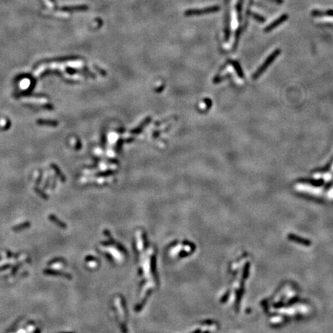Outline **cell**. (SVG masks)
Returning a JSON list of instances; mask_svg holds the SVG:
<instances>
[{
	"label": "cell",
	"instance_id": "cell-1",
	"mask_svg": "<svg viewBox=\"0 0 333 333\" xmlns=\"http://www.w3.org/2000/svg\"><path fill=\"white\" fill-rule=\"evenodd\" d=\"M220 10V6L218 5H213L210 7H207L204 9H187L184 12V16H201L205 14L214 13L218 12Z\"/></svg>",
	"mask_w": 333,
	"mask_h": 333
},
{
	"label": "cell",
	"instance_id": "cell-2",
	"mask_svg": "<svg viewBox=\"0 0 333 333\" xmlns=\"http://www.w3.org/2000/svg\"><path fill=\"white\" fill-rule=\"evenodd\" d=\"M280 52H281V51H280V50H279V49H278V50H275V51L274 52V53H272V54H271L270 56H269V57H268V59H267V60H266V61H265V63H264V64L262 65V66H261L260 68L258 69V71L256 72V73H255V76H254V78H255H255H257V77L259 76V75H261V73H262V72H263L264 70H265V69L267 68L268 66H269V65H270L271 63H272V62L274 61V60H275V59L276 58V57H278V56H279V53H280Z\"/></svg>",
	"mask_w": 333,
	"mask_h": 333
},
{
	"label": "cell",
	"instance_id": "cell-3",
	"mask_svg": "<svg viewBox=\"0 0 333 333\" xmlns=\"http://www.w3.org/2000/svg\"><path fill=\"white\" fill-rule=\"evenodd\" d=\"M288 19V16L287 15V14H283V15L281 16L280 17L276 19L273 23H270L269 26H267L265 27V28L264 29V32H265V33H269V32H271L272 30H273L274 29L279 26L281 24L285 23V21H287Z\"/></svg>",
	"mask_w": 333,
	"mask_h": 333
},
{
	"label": "cell",
	"instance_id": "cell-4",
	"mask_svg": "<svg viewBox=\"0 0 333 333\" xmlns=\"http://www.w3.org/2000/svg\"><path fill=\"white\" fill-rule=\"evenodd\" d=\"M89 9V6L87 5H72V6H64L62 8V10L64 12H73V11H86Z\"/></svg>",
	"mask_w": 333,
	"mask_h": 333
},
{
	"label": "cell",
	"instance_id": "cell-5",
	"mask_svg": "<svg viewBox=\"0 0 333 333\" xmlns=\"http://www.w3.org/2000/svg\"><path fill=\"white\" fill-rule=\"evenodd\" d=\"M312 16L314 17H321L323 16L333 17V9H328L327 11H319V10H313L312 12Z\"/></svg>",
	"mask_w": 333,
	"mask_h": 333
},
{
	"label": "cell",
	"instance_id": "cell-6",
	"mask_svg": "<svg viewBox=\"0 0 333 333\" xmlns=\"http://www.w3.org/2000/svg\"><path fill=\"white\" fill-rule=\"evenodd\" d=\"M39 124L42 125H48V126H57V123L56 121L53 120H39L37 121Z\"/></svg>",
	"mask_w": 333,
	"mask_h": 333
},
{
	"label": "cell",
	"instance_id": "cell-7",
	"mask_svg": "<svg viewBox=\"0 0 333 333\" xmlns=\"http://www.w3.org/2000/svg\"><path fill=\"white\" fill-rule=\"evenodd\" d=\"M250 13V15L252 17H253V19H255L256 21L259 22V23H264V22H265V19L264 18L263 16H262L261 15H259V14H257V13H255V12H249Z\"/></svg>",
	"mask_w": 333,
	"mask_h": 333
},
{
	"label": "cell",
	"instance_id": "cell-8",
	"mask_svg": "<svg viewBox=\"0 0 333 333\" xmlns=\"http://www.w3.org/2000/svg\"><path fill=\"white\" fill-rule=\"evenodd\" d=\"M53 168H54V169H55V171H57V174H58V175H59V176H60V178H62V179H61V180H63V181H64V179H65V177H64V176H63V174H61V173H60V171H59V169H58V168H57V166L53 165Z\"/></svg>",
	"mask_w": 333,
	"mask_h": 333
},
{
	"label": "cell",
	"instance_id": "cell-9",
	"mask_svg": "<svg viewBox=\"0 0 333 333\" xmlns=\"http://www.w3.org/2000/svg\"><path fill=\"white\" fill-rule=\"evenodd\" d=\"M268 1H270V2L276 4H282L284 2V0H268Z\"/></svg>",
	"mask_w": 333,
	"mask_h": 333
}]
</instances>
